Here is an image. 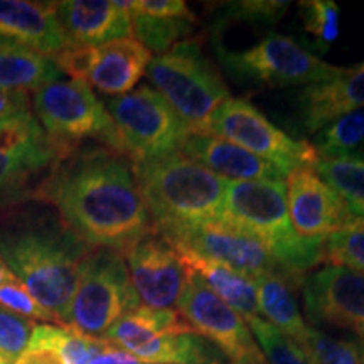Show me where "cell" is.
<instances>
[{
    "label": "cell",
    "mask_w": 364,
    "mask_h": 364,
    "mask_svg": "<svg viewBox=\"0 0 364 364\" xmlns=\"http://www.w3.org/2000/svg\"><path fill=\"white\" fill-rule=\"evenodd\" d=\"M36 199L51 204L91 248L125 255L154 233L134 162L102 144H83L65 154Z\"/></svg>",
    "instance_id": "obj_1"
},
{
    "label": "cell",
    "mask_w": 364,
    "mask_h": 364,
    "mask_svg": "<svg viewBox=\"0 0 364 364\" xmlns=\"http://www.w3.org/2000/svg\"><path fill=\"white\" fill-rule=\"evenodd\" d=\"M51 204L33 199L0 211V258L16 279L65 326L91 252Z\"/></svg>",
    "instance_id": "obj_2"
},
{
    "label": "cell",
    "mask_w": 364,
    "mask_h": 364,
    "mask_svg": "<svg viewBox=\"0 0 364 364\" xmlns=\"http://www.w3.org/2000/svg\"><path fill=\"white\" fill-rule=\"evenodd\" d=\"M221 221L260 240L299 289L304 277L324 262V240L302 238L294 230L284 181H228Z\"/></svg>",
    "instance_id": "obj_3"
},
{
    "label": "cell",
    "mask_w": 364,
    "mask_h": 364,
    "mask_svg": "<svg viewBox=\"0 0 364 364\" xmlns=\"http://www.w3.org/2000/svg\"><path fill=\"white\" fill-rule=\"evenodd\" d=\"M154 231L221 220L228 181L182 152L134 164Z\"/></svg>",
    "instance_id": "obj_4"
},
{
    "label": "cell",
    "mask_w": 364,
    "mask_h": 364,
    "mask_svg": "<svg viewBox=\"0 0 364 364\" xmlns=\"http://www.w3.org/2000/svg\"><path fill=\"white\" fill-rule=\"evenodd\" d=\"M145 78L171 105L189 135H209V122L231 98L225 78L203 53V39L182 41L169 53L152 56Z\"/></svg>",
    "instance_id": "obj_5"
},
{
    "label": "cell",
    "mask_w": 364,
    "mask_h": 364,
    "mask_svg": "<svg viewBox=\"0 0 364 364\" xmlns=\"http://www.w3.org/2000/svg\"><path fill=\"white\" fill-rule=\"evenodd\" d=\"M33 113L63 154L102 144L122 154L113 120L85 81H56L33 93Z\"/></svg>",
    "instance_id": "obj_6"
},
{
    "label": "cell",
    "mask_w": 364,
    "mask_h": 364,
    "mask_svg": "<svg viewBox=\"0 0 364 364\" xmlns=\"http://www.w3.org/2000/svg\"><path fill=\"white\" fill-rule=\"evenodd\" d=\"M65 154L49 139L33 108L0 120V211L33 201Z\"/></svg>",
    "instance_id": "obj_7"
},
{
    "label": "cell",
    "mask_w": 364,
    "mask_h": 364,
    "mask_svg": "<svg viewBox=\"0 0 364 364\" xmlns=\"http://www.w3.org/2000/svg\"><path fill=\"white\" fill-rule=\"evenodd\" d=\"M139 306L142 304L124 255L108 248H93L85 260L65 326L88 338L103 339L118 318Z\"/></svg>",
    "instance_id": "obj_8"
},
{
    "label": "cell",
    "mask_w": 364,
    "mask_h": 364,
    "mask_svg": "<svg viewBox=\"0 0 364 364\" xmlns=\"http://www.w3.org/2000/svg\"><path fill=\"white\" fill-rule=\"evenodd\" d=\"M115 125L122 154L132 162L179 152L189 130L159 91L144 85L105 103Z\"/></svg>",
    "instance_id": "obj_9"
},
{
    "label": "cell",
    "mask_w": 364,
    "mask_h": 364,
    "mask_svg": "<svg viewBox=\"0 0 364 364\" xmlns=\"http://www.w3.org/2000/svg\"><path fill=\"white\" fill-rule=\"evenodd\" d=\"M223 70L231 78L267 88L316 85L336 80L344 68L327 65L292 38L270 34L247 51H228L216 46Z\"/></svg>",
    "instance_id": "obj_10"
},
{
    "label": "cell",
    "mask_w": 364,
    "mask_h": 364,
    "mask_svg": "<svg viewBox=\"0 0 364 364\" xmlns=\"http://www.w3.org/2000/svg\"><path fill=\"white\" fill-rule=\"evenodd\" d=\"M209 135L240 145L287 176L297 167L314 166L317 161L312 144L287 135L243 98H230L218 108L209 122Z\"/></svg>",
    "instance_id": "obj_11"
},
{
    "label": "cell",
    "mask_w": 364,
    "mask_h": 364,
    "mask_svg": "<svg viewBox=\"0 0 364 364\" xmlns=\"http://www.w3.org/2000/svg\"><path fill=\"white\" fill-rule=\"evenodd\" d=\"M157 235L177 252L193 253L204 260L233 268L253 280L265 273L284 275L279 263L260 240L226 221L174 228Z\"/></svg>",
    "instance_id": "obj_12"
},
{
    "label": "cell",
    "mask_w": 364,
    "mask_h": 364,
    "mask_svg": "<svg viewBox=\"0 0 364 364\" xmlns=\"http://www.w3.org/2000/svg\"><path fill=\"white\" fill-rule=\"evenodd\" d=\"M177 312L196 334L215 344L230 363H267L247 321L193 273H188V284L177 302Z\"/></svg>",
    "instance_id": "obj_13"
},
{
    "label": "cell",
    "mask_w": 364,
    "mask_h": 364,
    "mask_svg": "<svg viewBox=\"0 0 364 364\" xmlns=\"http://www.w3.org/2000/svg\"><path fill=\"white\" fill-rule=\"evenodd\" d=\"M300 289L312 326L336 327L364 338V273L329 265L307 273Z\"/></svg>",
    "instance_id": "obj_14"
},
{
    "label": "cell",
    "mask_w": 364,
    "mask_h": 364,
    "mask_svg": "<svg viewBox=\"0 0 364 364\" xmlns=\"http://www.w3.org/2000/svg\"><path fill=\"white\" fill-rule=\"evenodd\" d=\"M132 284L140 304L150 309H174L184 294L188 272L179 253L156 231L125 255Z\"/></svg>",
    "instance_id": "obj_15"
},
{
    "label": "cell",
    "mask_w": 364,
    "mask_h": 364,
    "mask_svg": "<svg viewBox=\"0 0 364 364\" xmlns=\"http://www.w3.org/2000/svg\"><path fill=\"white\" fill-rule=\"evenodd\" d=\"M287 204L294 230L302 238L324 240L356 220L312 166L297 167L287 176Z\"/></svg>",
    "instance_id": "obj_16"
},
{
    "label": "cell",
    "mask_w": 364,
    "mask_h": 364,
    "mask_svg": "<svg viewBox=\"0 0 364 364\" xmlns=\"http://www.w3.org/2000/svg\"><path fill=\"white\" fill-rule=\"evenodd\" d=\"M58 17L70 44L100 48L132 36L130 2L66 0L58 2Z\"/></svg>",
    "instance_id": "obj_17"
},
{
    "label": "cell",
    "mask_w": 364,
    "mask_h": 364,
    "mask_svg": "<svg viewBox=\"0 0 364 364\" xmlns=\"http://www.w3.org/2000/svg\"><path fill=\"white\" fill-rule=\"evenodd\" d=\"M0 36L49 58L70 46L58 17V2L0 0Z\"/></svg>",
    "instance_id": "obj_18"
},
{
    "label": "cell",
    "mask_w": 364,
    "mask_h": 364,
    "mask_svg": "<svg viewBox=\"0 0 364 364\" xmlns=\"http://www.w3.org/2000/svg\"><path fill=\"white\" fill-rule=\"evenodd\" d=\"M297 117L302 130L317 134L331 122L364 107V61L344 68L343 75L324 83L307 85L297 95Z\"/></svg>",
    "instance_id": "obj_19"
},
{
    "label": "cell",
    "mask_w": 364,
    "mask_h": 364,
    "mask_svg": "<svg viewBox=\"0 0 364 364\" xmlns=\"http://www.w3.org/2000/svg\"><path fill=\"white\" fill-rule=\"evenodd\" d=\"M179 152L226 181H285L287 174L240 145L213 135H189Z\"/></svg>",
    "instance_id": "obj_20"
},
{
    "label": "cell",
    "mask_w": 364,
    "mask_h": 364,
    "mask_svg": "<svg viewBox=\"0 0 364 364\" xmlns=\"http://www.w3.org/2000/svg\"><path fill=\"white\" fill-rule=\"evenodd\" d=\"M152 53L134 38L112 41L100 46V56L88 85L105 95L120 97L130 93L145 76Z\"/></svg>",
    "instance_id": "obj_21"
},
{
    "label": "cell",
    "mask_w": 364,
    "mask_h": 364,
    "mask_svg": "<svg viewBox=\"0 0 364 364\" xmlns=\"http://www.w3.org/2000/svg\"><path fill=\"white\" fill-rule=\"evenodd\" d=\"M179 253L186 272L198 277L208 289H211L223 302L238 312L245 321L260 317L257 304V285H255L253 279L233 270V268L196 257L193 253Z\"/></svg>",
    "instance_id": "obj_22"
},
{
    "label": "cell",
    "mask_w": 364,
    "mask_h": 364,
    "mask_svg": "<svg viewBox=\"0 0 364 364\" xmlns=\"http://www.w3.org/2000/svg\"><path fill=\"white\" fill-rule=\"evenodd\" d=\"M61 78L53 58L0 36V90L34 93Z\"/></svg>",
    "instance_id": "obj_23"
},
{
    "label": "cell",
    "mask_w": 364,
    "mask_h": 364,
    "mask_svg": "<svg viewBox=\"0 0 364 364\" xmlns=\"http://www.w3.org/2000/svg\"><path fill=\"white\" fill-rule=\"evenodd\" d=\"M255 285L260 316L294 341L302 338L307 331V324L295 299L294 290L299 287L280 273H265L255 279Z\"/></svg>",
    "instance_id": "obj_24"
},
{
    "label": "cell",
    "mask_w": 364,
    "mask_h": 364,
    "mask_svg": "<svg viewBox=\"0 0 364 364\" xmlns=\"http://www.w3.org/2000/svg\"><path fill=\"white\" fill-rule=\"evenodd\" d=\"M314 171L343 199L354 218L364 220V161L356 157L321 159L314 162Z\"/></svg>",
    "instance_id": "obj_25"
},
{
    "label": "cell",
    "mask_w": 364,
    "mask_h": 364,
    "mask_svg": "<svg viewBox=\"0 0 364 364\" xmlns=\"http://www.w3.org/2000/svg\"><path fill=\"white\" fill-rule=\"evenodd\" d=\"M364 144V107L346 113L318 130L314 139V149L321 159L356 157Z\"/></svg>",
    "instance_id": "obj_26"
},
{
    "label": "cell",
    "mask_w": 364,
    "mask_h": 364,
    "mask_svg": "<svg viewBox=\"0 0 364 364\" xmlns=\"http://www.w3.org/2000/svg\"><path fill=\"white\" fill-rule=\"evenodd\" d=\"M132 12V34L150 53L161 56L182 41L193 38L196 19H162Z\"/></svg>",
    "instance_id": "obj_27"
},
{
    "label": "cell",
    "mask_w": 364,
    "mask_h": 364,
    "mask_svg": "<svg viewBox=\"0 0 364 364\" xmlns=\"http://www.w3.org/2000/svg\"><path fill=\"white\" fill-rule=\"evenodd\" d=\"M324 262L364 273V220H353L324 238Z\"/></svg>",
    "instance_id": "obj_28"
},
{
    "label": "cell",
    "mask_w": 364,
    "mask_h": 364,
    "mask_svg": "<svg viewBox=\"0 0 364 364\" xmlns=\"http://www.w3.org/2000/svg\"><path fill=\"white\" fill-rule=\"evenodd\" d=\"M250 331L260 344L267 364H314L297 341H294L262 317L248 318Z\"/></svg>",
    "instance_id": "obj_29"
},
{
    "label": "cell",
    "mask_w": 364,
    "mask_h": 364,
    "mask_svg": "<svg viewBox=\"0 0 364 364\" xmlns=\"http://www.w3.org/2000/svg\"><path fill=\"white\" fill-rule=\"evenodd\" d=\"M297 343L314 364H361L356 341L334 338L307 326V331Z\"/></svg>",
    "instance_id": "obj_30"
},
{
    "label": "cell",
    "mask_w": 364,
    "mask_h": 364,
    "mask_svg": "<svg viewBox=\"0 0 364 364\" xmlns=\"http://www.w3.org/2000/svg\"><path fill=\"white\" fill-rule=\"evenodd\" d=\"M299 14L304 31L311 34L321 51L339 36V7L332 0H304L299 4Z\"/></svg>",
    "instance_id": "obj_31"
},
{
    "label": "cell",
    "mask_w": 364,
    "mask_h": 364,
    "mask_svg": "<svg viewBox=\"0 0 364 364\" xmlns=\"http://www.w3.org/2000/svg\"><path fill=\"white\" fill-rule=\"evenodd\" d=\"M289 6L290 2L284 0H243V2L221 4L213 24L216 29L231 21L273 26L285 16Z\"/></svg>",
    "instance_id": "obj_32"
},
{
    "label": "cell",
    "mask_w": 364,
    "mask_h": 364,
    "mask_svg": "<svg viewBox=\"0 0 364 364\" xmlns=\"http://www.w3.org/2000/svg\"><path fill=\"white\" fill-rule=\"evenodd\" d=\"M36 322L0 307V364H16L29 346Z\"/></svg>",
    "instance_id": "obj_33"
},
{
    "label": "cell",
    "mask_w": 364,
    "mask_h": 364,
    "mask_svg": "<svg viewBox=\"0 0 364 364\" xmlns=\"http://www.w3.org/2000/svg\"><path fill=\"white\" fill-rule=\"evenodd\" d=\"M0 307L33 322L41 321L44 324H59L56 316L41 306L19 280H12L0 287Z\"/></svg>",
    "instance_id": "obj_34"
},
{
    "label": "cell",
    "mask_w": 364,
    "mask_h": 364,
    "mask_svg": "<svg viewBox=\"0 0 364 364\" xmlns=\"http://www.w3.org/2000/svg\"><path fill=\"white\" fill-rule=\"evenodd\" d=\"M98 56L100 48L70 44L53 59L56 61V65L63 75L71 76V80L75 81H85V83H88L91 71L95 70V66L98 63Z\"/></svg>",
    "instance_id": "obj_35"
},
{
    "label": "cell",
    "mask_w": 364,
    "mask_h": 364,
    "mask_svg": "<svg viewBox=\"0 0 364 364\" xmlns=\"http://www.w3.org/2000/svg\"><path fill=\"white\" fill-rule=\"evenodd\" d=\"M130 11L162 19H196L184 0H132Z\"/></svg>",
    "instance_id": "obj_36"
},
{
    "label": "cell",
    "mask_w": 364,
    "mask_h": 364,
    "mask_svg": "<svg viewBox=\"0 0 364 364\" xmlns=\"http://www.w3.org/2000/svg\"><path fill=\"white\" fill-rule=\"evenodd\" d=\"M16 364H68L58 349L49 346H29Z\"/></svg>",
    "instance_id": "obj_37"
},
{
    "label": "cell",
    "mask_w": 364,
    "mask_h": 364,
    "mask_svg": "<svg viewBox=\"0 0 364 364\" xmlns=\"http://www.w3.org/2000/svg\"><path fill=\"white\" fill-rule=\"evenodd\" d=\"M88 364H142L135 356L130 353L124 351V349L117 348L107 341H103L102 348L98 353L90 359Z\"/></svg>",
    "instance_id": "obj_38"
},
{
    "label": "cell",
    "mask_w": 364,
    "mask_h": 364,
    "mask_svg": "<svg viewBox=\"0 0 364 364\" xmlns=\"http://www.w3.org/2000/svg\"><path fill=\"white\" fill-rule=\"evenodd\" d=\"M29 107H31L29 93L0 90V120L9 117L14 112L24 110V108H29Z\"/></svg>",
    "instance_id": "obj_39"
},
{
    "label": "cell",
    "mask_w": 364,
    "mask_h": 364,
    "mask_svg": "<svg viewBox=\"0 0 364 364\" xmlns=\"http://www.w3.org/2000/svg\"><path fill=\"white\" fill-rule=\"evenodd\" d=\"M12 280H17L16 275L11 272V268H9L6 263H4L2 258H0V287L9 284V282Z\"/></svg>",
    "instance_id": "obj_40"
},
{
    "label": "cell",
    "mask_w": 364,
    "mask_h": 364,
    "mask_svg": "<svg viewBox=\"0 0 364 364\" xmlns=\"http://www.w3.org/2000/svg\"><path fill=\"white\" fill-rule=\"evenodd\" d=\"M359 353H361V364H364V338H359Z\"/></svg>",
    "instance_id": "obj_41"
},
{
    "label": "cell",
    "mask_w": 364,
    "mask_h": 364,
    "mask_svg": "<svg viewBox=\"0 0 364 364\" xmlns=\"http://www.w3.org/2000/svg\"><path fill=\"white\" fill-rule=\"evenodd\" d=\"M226 364H236V363H226ZM263 364H267V363H263Z\"/></svg>",
    "instance_id": "obj_42"
}]
</instances>
